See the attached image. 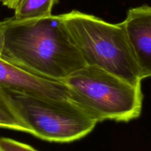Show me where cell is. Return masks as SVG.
<instances>
[{
  "label": "cell",
  "instance_id": "obj_5",
  "mask_svg": "<svg viewBox=\"0 0 151 151\" xmlns=\"http://www.w3.org/2000/svg\"><path fill=\"white\" fill-rule=\"evenodd\" d=\"M0 88L38 97L69 98L66 86L32 73L0 57Z\"/></svg>",
  "mask_w": 151,
  "mask_h": 151
},
{
  "label": "cell",
  "instance_id": "obj_11",
  "mask_svg": "<svg viewBox=\"0 0 151 151\" xmlns=\"http://www.w3.org/2000/svg\"><path fill=\"white\" fill-rule=\"evenodd\" d=\"M0 2L7 8L14 10L16 7V0H0Z\"/></svg>",
  "mask_w": 151,
  "mask_h": 151
},
{
  "label": "cell",
  "instance_id": "obj_4",
  "mask_svg": "<svg viewBox=\"0 0 151 151\" xmlns=\"http://www.w3.org/2000/svg\"><path fill=\"white\" fill-rule=\"evenodd\" d=\"M29 134L48 142H71L83 138L98 122L70 98L38 97L4 89Z\"/></svg>",
  "mask_w": 151,
  "mask_h": 151
},
{
  "label": "cell",
  "instance_id": "obj_7",
  "mask_svg": "<svg viewBox=\"0 0 151 151\" xmlns=\"http://www.w3.org/2000/svg\"><path fill=\"white\" fill-rule=\"evenodd\" d=\"M58 0H19L14 8L16 20L36 19L52 15L53 6Z\"/></svg>",
  "mask_w": 151,
  "mask_h": 151
},
{
  "label": "cell",
  "instance_id": "obj_12",
  "mask_svg": "<svg viewBox=\"0 0 151 151\" xmlns=\"http://www.w3.org/2000/svg\"><path fill=\"white\" fill-rule=\"evenodd\" d=\"M19 0H16V5H17V4H18V2H19Z\"/></svg>",
  "mask_w": 151,
  "mask_h": 151
},
{
  "label": "cell",
  "instance_id": "obj_3",
  "mask_svg": "<svg viewBox=\"0 0 151 151\" xmlns=\"http://www.w3.org/2000/svg\"><path fill=\"white\" fill-rule=\"evenodd\" d=\"M69 98L97 122H128L139 117L142 109L141 84L131 83L111 72L86 65L63 81Z\"/></svg>",
  "mask_w": 151,
  "mask_h": 151
},
{
  "label": "cell",
  "instance_id": "obj_6",
  "mask_svg": "<svg viewBox=\"0 0 151 151\" xmlns=\"http://www.w3.org/2000/svg\"><path fill=\"white\" fill-rule=\"evenodd\" d=\"M122 23L142 78H151V6L130 8Z\"/></svg>",
  "mask_w": 151,
  "mask_h": 151
},
{
  "label": "cell",
  "instance_id": "obj_8",
  "mask_svg": "<svg viewBox=\"0 0 151 151\" xmlns=\"http://www.w3.org/2000/svg\"><path fill=\"white\" fill-rule=\"evenodd\" d=\"M0 128L29 134V130L17 116L1 88H0Z\"/></svg>",
  "mask_w": 151,
  "mask_h": 151
},
{
  "label": "cell",
  "instance_id": "obj_9",
  "mask_svg": "<svg viewBox=\"0 0 151 151\" xmlns=\"http://www.w3.org/2000/svg\"><path fill=\"white\" fill-rule=\"evenodd\" d=\"M0 151H38L31 146L16 140L0 137Z\"/></svg>",
  "mask_w": 151,
  "mask_h": 151
},
{
  "label": "cell",
  "instance_id": "obj_1",
  "mask_svg": "<svg viewBox=\"0 0 151 151\" xmlns=\"http://www.w3.org/2000/svg\"><path fill=\"white\" fill-rule=\"evenodd\" d=\"M4 46L1 58L52 81L63 82L86 66L61 15L2 21Z\"/></svg>",
  "mask_w": 151,
  "mask_h": 151
},
{
  "label": "cell",
  "instance_id": "obj_10",
  "mask_svg": "<svg viewBox=\"0 0 151 151\" xmlns=\"http://www.w3.org/2000/svg\"><path fill=\"white\" fill-rule=\"evenodd\" d=\"M4 46V25L3 22H0V57L2 54Z\"/></svg>",
  "mask_w": 151,
  "mask_h": 151
},
{
  "label": "cell",
  "instance_id": "obj_2",
  "mask_svg": "<svg viewBox=\"0 0 151 151\" xmlns=\"http://www.w3.org/2000/svg\"><path fill=\"white\" fill-rule=\"evenodd\" d=\"M62 16L86 65L100 68L134 85L141 84L143 79L122 22L112 24L78 10Z\"/></svg>",
  "mask_w": 151,
  "mask_h": 151
}]
</instances>
